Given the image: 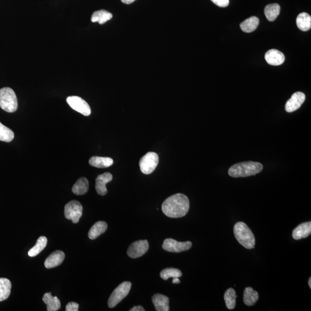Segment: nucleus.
Segmentation results:
<instances>
[{"label": "nucleus", "mask_w": 311, "mask_h": 311, "mask_svg": "<svg viewBox=\"0 0 311 311\" xmlns=\"http://www.w3.org/2000/svg\"><path fill=\"white\" fill-rule=\"evenodd\" d=\"M190 209L188 197L183 194H176L168 197L162 204L161 209L165 216L181 218L188 214Z\"/></svg>", "instance_id": "nucleus-1"}, {"label": "nucleus", "mask_w": 311, "mask_h": 311, "mask_svg": "<svg viewBox=\"0 0 311 311\" xmlns=\"http://www.w3.org/2000/svg\"><path fill=\"white\" fill-rule=\"evenodd\" d=\"M264 166L258 162L251 161L235 164L229 169L228 174L233 178H245L259 174Z\"/></svg>", "instance_id": "nucleus-2"}, {"label": "nucleus", "mask_w": 311, "mask_h": 311, "mask_svg": "<svg viewBox=\"0 0 311 311\" xmlns=\"http://www.w3.org/2000/svg\"><path fill=\"white\" fill-rule=\"evenodd\" d=\"M233 232L235 238L241 245L247 249L255 247L254 234L246 224L238 222L234 225Z\"/></svg>", "instance_id": "nucleus-3"}, {"label": "nucleus", "mask_w": 311, "mask_h": 311, "mask_svg": "<svg viewBox=\"0 0 311 311\" xmlns=\"http://www.w3.org/2000/svg\"><path fill=\"white\" fill-rule=\"evenodd\" d=\"M18 107L15 92L8 87L0 89V107L7 113L15 112Z\"/></svg>", "instance_id": "nucleus-4"}, {"label": "nucleus", "mask_w": 311, "mask_h": 311, "mask_svg": "<svg viewBox=\"0 0 311 311\" xmlns=\"http://www.w3.org/2000/svg\"><path fill=\"white\" fill-rule=\"evenodd\" d=\"M131 283L124 282L117 287L111 295L108 302V306L110 309L115 307L121 301L129 294L131 289Z\"/></svg>", "instance_id": "nucleus-5"}, {"label": "nucleus", "mask_w": 311, "mask_h": 311, "mask_svg": "<svg viewBox=\"0 0 311 311\" xmlns=\"http://www.w3.org/2000/svg\"><path fill=\"white\" fill-rule=\"evenodd\" d=\"M158 156L155 152H148L144 156L140 161V167L142 172L144 174H152L156 168L158 164Z\"/></svg>", "instance_id": "nucleus-6"}, {"label": "nucleus", "mask_w": 311, "mask_h": 311, "mask_svg": "<svg viewBox=\"0 0 311 311\" xmlns=\"http://www.w3.org/2000/svg\"><path fill=\"white\" fill-rule=\"evenodd\" d=\"M82 214V206L78 200H74L68 202L65 206L66 219L72 220L74 224L78 223Z\"/></svg>", "instance_id": "nucleus-7"}, {"label": "nucleus", "mask_w": 311, "mask_h": 311, "mask_svg": "<svg viewBox=\"0 0 311 311\" xmlns=\"http://www.w3.org/2000/svg\"><path fill=\"white\" fill-rule=\"evenodd\" d=\"M162 247L166 251L178 253L190 250L192 247V243L189 241L179 242L172 238H166Z\"/></svg>", "instance_id": "nucleus-8"}, {"label": "nucleus", "mask_w": 311, "mask_h": 311, "mask_svg": "<svg viewBox=\"0 0 311 311\" xmlns=\"http://www.w3.org/2000/svg\"><path fill=\"white\" fill-rule=\"evenodd\" d=\"M67 102L72 109L83 116H89L91 114V110L88 103L78 96H69L67 99Z\"/></svg>", "instance_id": "nucleus-9"}, {"label": "nucleus", "mask_w": 311, "mask_h": 311, "mask_svg": "<svg viewBox=\"0 0 311 311\" xmlns=\"http://www.w3.org/2000/svg\"><path fill=\"white\" fill-rule=\"evenodd\" d=\"M148 249L149 243L147 240L137 241L130 245L127 253L129 257L136 259L146 254Z\"/></svg>", "instance_id": "nucleus-10"}, {"label": "nucleus", "mask_w": 311, "mask_h": 311, "mask_svg": "<svg viewBox=\"0 0 311 311\" xmlns=\"http://www.w3.org/2000/svg\"><path fill=\"white\" fill-rule=\"evenodd\" d=\"M306 100V95L301 92H297L288 100L285 105V110L288 113H293L300 109Z\"/></svg>", "instance_id": "nucleus-11"}, {"label": "nucleus", "mask_w": 311, "mask_h": 311, "mask_svg": "<svg viewBox=\"0 0 311 311\" xmlns=\"http://www.w3.org/2000/svg\"><path fill=\"white\" fill-rule=\"evenodd\" d=\"M113 175L109 172L104 173L100 175L96 179L95 189L100 195H105L107 193L106 184L112 181Z\"/></svg>", "instance_id": "nucleus-12"}, {"label": "nucleus", "mask_w": 311, "mask_h": 311, "mask_svg": "<svg viewBox=\"0 0 311 311\" xmlns=\"http://www.w3.org/2000/svg\"><path fill=\"white\" fill-rule=\"evenodd\" d=\"M265 60L269 65H281L284 62L285 57L282 52L275 49L270 50L265 54Z\"/></svg>", "instance_id": "nucleus-13"}, {"label": "nucleus", "mask_w": 311, "mask_h": 311, "mask_svg": "<svg viewBox=\"0 0 311 311\" xmlns=\"http://www.w3.org/2000/svg\"><path fill=\"white\" fill-rule=\"evenodd\" d=\"M65 257L63 251L58 250L54 252L45 261V267L47 269H51L60 266L63 262Z\"/></svg>", "instance_id": "nucleus-14"}, {"label": "nucleus", "mask_w": 311, "mask_h": 311, "mask_svg": "<svg viewBox=\"0 0 311 311\" xmlns=\"http://www.w3.org/2000/svg\"><path fill=\"white\" fill-rule=\"evenodd\" d=\"M311 233V223L306 222L301 224L293 230L292 237L295 240L309 237Z\"/></svg>", "instance_id": "nucleus-15"}, {"label": "nucleus", "mask_w": 311, "mask_h": 311, "mask_svg": "<svg viewBox=\"0 0 311 311\" xmlns=\"http://www.w3.org/2000/svg\"><path fill=\"white\" fill-rule=\"evenodd\" d=\"M152 302L157 311H168L169 299L168 297L161 294H156L152 297Z\"/></svg>", "instance_id": "nucleus-16"}, {"label": "nucleus", "mask_w": 311, "mask_h": 311, "mask_svg": "<svg viewBox=\"0 0 311 311\" xmlns=\"http://www.w3.org/2000/svg\"><path fill=\"white\" fill-rule=\"evenodd\" d=\"M108 228L107 224L105 221H100L96 223L90 229L88 233V237L91 240H95L100 235L105 233Z\"/></svg>", "instance_id": "nucleus-17"}, {"label": "nucleus", "mask_w": 311, "mask_h": 311, "mask_svg": "<svg viewBox=\"0 0 311 311\" xmlns=\"http://www.w3.org/2000/svg\"><path fill=\"white\" fill-rule=\"evenodd\" d=\"M43 302L46 304L47 311H57L61 308V302L57 296H53L51 293H45Z\"/></svg>", "instance_id": "nucleus-18"}, {"label": "nucleus", "mask_w": 311, "mask_h": 311, "mask_svg": "<svg viewBox=\"0 0 311 311\" xmlns=\"http://www.w3.org/2000/svg\"><path fill=\"white\" fill-rule=\"evenodd\" d=\"M89 163L92 167L105 168L112 166L114 163V161L110 157L93 156L89 159Z\"/></svg>", "instance_id": "nucleus-19"}, {"label": "nucleus", "mask_w": 311, "mask_h": 311, "mask_svg": "<svg viewBox=\"0 0 311 311\" xmlns=\"http://www.w3.org/2000/svg\"><path fill=\"white\" fill-rule=\"evenodd\" d=\"M89 182L85 178H79L73 186L72 192L77 195H82L88 192Z\"/></svg>", "instance_id": "nucleus-20"}, {"label": "nucleus", "mask_w": 311, "mask_h": 311, "mask_svg": "<svg viewBox=\"0 0 311 311\" xmlns=\"http://www.w3.org/2000/svg\"><path fill=\"white\" fill-rule=\"evenodd\" d=\"M259 294L251 287H247L244 290L243 302L247 306H252L257 302Z\"/></svg>", "instance_id": "nucleus-21"}, {"label": "nucleus", "mask_w": 311, "mask_h": 311, "mask_svg": "<svg viewBox=\"0 0 311 311\" xmlns=\"http://www.w3.org/2000/svg\"><path fill=\"white\" fill-rule=\"evenodd\" d=\"M296 24L300 30L308 31L311 28V17L306 12L299 14L297 17Z\"/></svg>", "instance_id": "nucleus-22"}, {"label": "nucleus", "mask_w": 311, "mask_h": 311, "mask_svg": "<svg viewBox=\"0 0 311 311\" xmlns=\"http://www.w3.org/2000/svg\"><path fill=\"white\" fill-rule=\"evenodd\" d=\"M259 20L257 17L251 16L240 24V28L244 33L253 32L259 26Z\"/></svg>", "instance_id": "nucleus-23"}, {"label": "nucleus", "mask_w": 311, "mask_h": 311, "mask_svg": "<svg viewBox=\"0 0 311 311\" xmlns=\"http://www.w3.org/2000/svg\"><path fill=\"white\" fill-rule=\"evenodd\" d=\"M11 288V282L8 279L0 278V302L8 298Z\"/></svg>", "instance_id": "nucleus-24"}, {"label": "nucleus", "mask_w": 311, "mask_h": 311, "mask_svg": "<svg viewBox=\"0 0 311 311\" xmlns=\"http://www.w3.org/2000/svg\"><path fill=\"white\" fill-rule=\"evenodd\" d=\"M112 18V13L105 10H100L92 14L91 22L93 23L98 22L100 24H103Z\"/></svg>", "instance_id": "nucleus-25"}, {"label": "nucleus", "mask_w": 311, "mask_h": 311, "mask_svg": "<svg viewBox=\"0 0 311 311\" xmlns=\"http://www.w3.org/2000/svg\"><path fill=\"white\" fill-rule=\"evenodd\" d=\"M281 7L278 3H272L265 7V14L269 22L274 21L279 15Z\"/></svg>", "instance_id": "nucleus-26"}, {"label": "nucleus", "mask_w": 311, "mask_h": 311, "mask_svg": "<svg viewBox=\"0 0 311 311\" xmlns=\"http://www.w3.org/2000/svg\"><path fill=\"white\" fill-rule=\"evenodd\" d=\"M47 243V238L45 236H40L38 238L35 246L30 249L28 254L30 257H36L44 250V248L46 247Z\"/></svg>", "instance_id": "nucleus-27"}, {"label": "nucleus", "mask_w": 311, "mask_h": 311, "mask_svg": "<svg viewBox=\"0 0 311 311\" xmlns=\"http://www.w3.org/2000/svg\"><path fill=\"white\" fill-rule=\"evenodd\" d=\"M236 292L233 288L228 289L224 294V300L228 309L233 310L236 307Z\"/></svg>", "instance_id": "nucleus-28"}, {"label": "nucleus", "mask_w": 311, "mask_h": 311, "mask_svg": "<svg viewBox=\"0 0 311 311\" xmlns=\"http://www.w3.org/2000/svg\"><path fill=\"white\" fill-rule=\"evenodd\" d=\"M15 137L13 131L0 122V141L9 143Z\"/></svg>", "instance_id": "nucleus-29"}, {"label": "nucleus", "mask_w": 311, "mask_h": 311, "mask_svg": "<svg viewBox=\"0 0 311 311\" xmlns=\"http://www.w3.org/2000/svg\"><path fill=\"white\" fill-rule=\"evenodd\" d=\"M182 275V272L180 270L175 268H167L162 271L160 276L164 280H167L169 278H179Z\"/></svg>", "instance_id": "nucleus-30"}, {"label": "nucleus", "mask_w": 311, "mask_h": 311, "mask_svg": "<svg viewBox=\"0 0 311 311\" xmlns=\"http://www.w3.org/2000/svg\"><path fill=\"white\" fill-rule=\"evenodd\" d=\"M79 304L75 302L69 303L66 306V311H78Z\"/></svg>", "instance_id": "nucleus-31"}, {"label": "nucleus", "mask_w": 311, "mask_h": 311, "mask_svg": "<svg viewBox=\"0 0 311 311\" xmlns=\"http://www.w3.org/2000/svg\"><path fill=\"white\" fill-rule=\"evenodd\" d=\"M214 4H216L218 6L223 7H227L229 5L230 0H211Z\"/></svg>", "instance_id": "nucleus-32"}, {"label": "nucleus", "mask_w": 311, "mask_h": 311, "mask_svg": "<svg viewBox=\"0 0 311 311\" xmlns=\"http://www.w3.org/2000/svg\"><path fill=\"white\" fill-rule=\"evenodd\" d=\"M144 308L142 306H135L132 308L130 311H144Z\"/></svg>", "instance_id": "nucleus-33"}, {"label": "nucleus", "mask_w": 311, "mask_h": 311, "mask_svg": "<svg viewBox=\"0 0 311 311\" xmlns=\"http://www.w3.org/2000/svg\"><path fill=\"white\" fill-rule=\"evenodd\" d=\"M136 0H121L123 3H126V4H130V3H132Z\"/></svg>", "instance_id": "nucleus-34"}, {"label": "nucleus", "mask_w": 311, "mask_h": 311, "mask_svg": "<svg viewBox=\"0 0 311 311\" xmlns=\"http://www.w3.org/2000/svg\"><path fill=\"white\" fill-rule=\"evenodd\" d=\"M180 282H181V281H180L179 278H174V279H173V283H179Z\"/></svg>", "instance_id": "nucleus-35"}, {"label": "nucleus", "mask_w": 311, "mask_h": 311, "mask_svg": "<svg viewBox=\"0 0 311 311\" xmlns=\"http://www.w3.org/2000/svg\"><path fill=\"white\" fill-rule=\"evenodd\" d=\"M309 285L310 286V289L311 288V278L310 277L309 280Z\"/></svg>", "instance_id": "nucleus-36"}]
</instances>
